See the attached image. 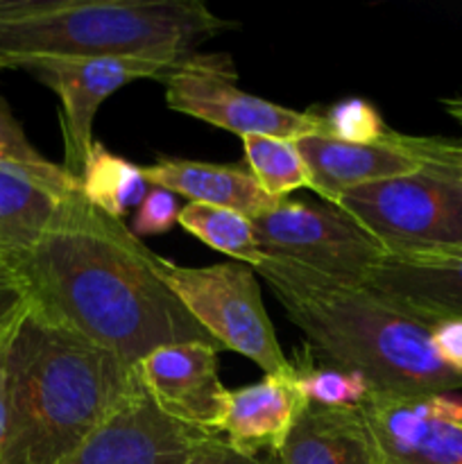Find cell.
<instances>
[{"mask_svg":"<svg viewBox=\"0 0 462 464\" xmlns=\"http://www.w3.org/2000/svg\"><path fill=\"white\" fill-rule=\"evenodd\" d=\"M252 222L267 258L342 284L365 285L385 256V249L356 220L331 204L285 198Z\"/></svg>","mask_w":462,"mask_h":464,"instance_id":"52a82bcc","label":"cell"},{"mask_svg":"<svg viewBox=\"0 0 462 464\" xmlns=\"http://www.w3.org/2000/svg\"><path fill=\"white\" fill-rule=\"evenodd\" d=\"M181 59L159 57H72L43 59L25 66L57 93L62 102L63 168L80 177L93 148V121L100 104L136 80H163Z\"/></svg>","mask_w":462,"mask_h":464,"instance_id":"30bf717a","label":"cell"},{"mask_svg":"<svg viewBox=\"0 0 462 464\" xmlns=\"http://www.w3.org/2000/svg\"><path fill=\"white\" fill-rule=\"evenodd\" d=\"M27 308V297L23 285L18 284L16 276L7 270L0 267V343L9 335L21 315Z\"/></svg>","mask_w":462,"mask_h":464,"instance_id":"4316f807","label":"cell"},{"mask_svg":"<svg viewBox=\"0 0 462 464\" xmlns=\"http://www.w3.org/2000/svg\"><path fill=\"white\" fill-rule=\"evenodd\" d=\"M143 175L149 186L170 190L177 198L181 195V198H188L190 202L231 208V211L247 216L249 220L279 202L258 186L247 168L240 166L159 157L149 166H143Z\"/></svg>","mask_w":462,"mask_h":464,"instance_id":"2e32d148","label":"cell"},{"mask_svg":"<svg viewBox=\"0 0 462 464\" xmlns=\"http://www.w3.org/2000/svg\"><path fill=\"white\" fill-rule=\"evenodd\" d=\"M0 163L25 168V170L43 175L54 181H77L63 166L48 161L34 145L27 140L25 131L18 125L14 113L9 111L7 102L0 98Z\"/></svg>","mask_w":462,"mask_h":464,"instance_id":"cb8c5ba5","label":"cell"},{"mask_svg":"<svg viewBox=\"0 0 462 464\" xmlns=\"http://www.w3.org/2000/svg\"><path fill=\"white\" fill-rule=\"evenodd\" d=\"M7 438L0 464H63L139 388L134 367L25 308L7 343Z\"/></svg>","mask_w":462,"mask_h":464,"instance_id":"3957f363","label":"cell"},{"mask_svg":"<svg viewBox=\"0 0 462 464\" xmlns=\"http://www.w3.org/2000/svg\"><path fill=\"white\" fill-rule=\"evenodd\" d=\"M217 353V344H166L136 362V379L163 412L193 429L220 435L229 390L220 381Z\"/></svg>","mask_w":462,"mask_h":464,"instance_id":"4fadbf2b","label":"cell"},{"mask_svg":"<svg viewBox=\"0 0 462 464\" xmlns=\"http://www.w3.org/2000/svg\"><path fill=\"white\" fill-rule=\"evenodd\" d=\"M208 438L163 412L139 385L63 464H186Z\"/></svg>","mask_w":462,"mask_h":464,"instance_id":"7c38bea8","label":"cell"},{"mask_svg":"<svg viewBox=\"0 0 462 464\" xmlns=\"http://www.w3.org/2000/svg\"><path fill=\"white\" fill-rule=\"evenodd\" d=\"M231 23L199 0H0V68L43 59H184Z\"/></svg>","mask_w":462,"mask_h":464,"instance_id":"277c9868","label":"cell"},{"mask_svg":"<svg viewBox=\"0 0 462 464\" xmlns=\"http://www.w3.org/2000/svg\"><path fill=\"white\" fill-rule=\"evenodd\" d=\"M380 464H462V399L371 394L361 406Z\"/></svg>","mask_w":462,"mask_h":464,"instance_id":"8fae6325","label":"cell"},{"mask_svg":"<svg viewBox=\"0 0 462 464\" xmlns=\"http://www.w3.org/2000/svg\"><path fill=\"white\" fill-rule=\"evenodd\" d=\"M365 285L426 326L435 320H462V247L385 254Z\"/></svg>","mask_w":462,"mask_h":464,"instance_id":"5bb4252c","label":"cell"},{"mask_svg":"<svg viewBox=\"0 0 462 464\" xmlns=\"http://www.w3.org/2000/svg\"><path fill=\"white\" fill-rule=\"evenodd\" d=\"M306 163L313 193L326 204L340 193L374 181L412 175L426 166H462V140L442 136H410L390 130L367 145L340 143L329 136L294 140Z\"/></svg>","mask_w":462,"mask_h":464,"instance_id":"9c48e42d","label":"cell"},{"mask_svg":"<svg viewBox=\"0 0 462 464\" xmlns=\"http://www.w3.org/2000/svg\"><path fill=\"white\" fill-rule=\"evenodd\" d=\"M80 181H54L25 168L0 163V263L36 243Z\"/></svg>","mask_w":462,"mask_h":464,"instance_id":"ac0fdd59","label":"cell"},{"mask_svg":"<svg viewBox=\"0 0 462 464\" xmlns=\"http://www.w3.org/2000/svg\"><path fill=\"white\" fill-rule=\"evenodd\" d=\"M177 222L204 245L226 254L243 266H249L252 270H256L265 261L254 222L243 213L211 207V204L188 202L181 207Z\"/></svg>","mask_w":462,"mask_h":464,"instance_id":"ffe728a7","label":"cell"},{"mask_svg":"<svg viewBox=\"0 0 462 464\" xmlns=\"http://www.w3.org/2000/svg\"><path fill=\"white\" fill-rule=\"evenodd\" d=\"M322 122H324L322 136L351 145L376 143L390 131L379 109L362 98H344L331 104L326 111H322Z\"/></svg>","mask_w":462,"mask_h":464,"instance_id":"603a6c76","label":"cell"},{"mask_svg":"<svg viewBox=\"0 0 462 464\" xmlns=\"http://www.w3.org/2000/svg\"><path fill=\"white\" fill-rule=\"evenodd\" d=\"M161 82L172 111L197 118L240 139L263 134L299 140L324 134L320 109L297 111L236 86L234 63L225 54H188Z\"/></svg>","mask_w":462,"mask_h":464,"instance_id":"ba28073f","label":"cell"},{"mask_svg":"<svg viewBox=\"0 0 462 464\" xmlns=\"http://www.w3.org/2000/svg\"><path fill=\"white\" fill-rule=\"evenodd\" d=\"M306 408L293 376H263L258 383L229 390L220 435L247 456L279 453Z\"/></svg>","mask_w":462,"mask_h":464,"instance_id":"9a60e30c","label":"cell"},{"mask_svg":"<svg viewBox=\"0 0 462 464\" xmlns=\"http://www.w3.org/2000/svg\"><path fill=\"white\" fill-rule=\"evenodd\" d=\"M186 464H281V458L279 453L247 456V453L236 451L222 435H213L186 460Z\"/></svg>","mask_w":462,"mask_h":464,"instance_id":"484cf974","label":"cell"},{"mask_svg":"<svg viewBox=\"0 0 462 464\" xmlns=\"http://www.w3.org/2000/svg\"><path fill=\"white\" fill-rule=\"evenodd\" d=\"M179 202L177 195L159 186H149L148 195L131 218V234L134 236H159L170 231L179 220Z\"/></svg>","mask_w":462,"mask_h":464,"instance_id":"d4e9b609","label":"cell"},{"mask_svg":"<svg viewBox=\"0 0 462 464\" xmlns=\"http://www.w3.org/2000/svg\"><path fill=\"white\" fill-rule=\"evenodd\" d=\"M331 207L356 220L385 254L462 247V166H426L356 186Z\"/></svg>","mask_w":462,"mask_h":464,"instance_id":"5b68a950","label":"cell"},{"mask_svg":"<svg viewBox=\"0 0 462 464\" xmlns=\"http://www.w3.org/2000/svg\"><path fill=\"white\" fill-rule=\"evenodd\" d=\"M0 267H3V263H0Z\"/></svg>","mask_w":462,"mask_h":464,"instance_id":"4dcf8cb0","label":"cell"},{"mask_svg":"<svg viewBox=\"0 0 462 464\" xmlns=\"http://www.w3.org/2000/svg\"><path fill=\"white\" fill-rule=\"evenodd\" d=\"M77 181L82 195L116 220H122L131 208H139L149 190L143 168L109 152L100 143L91 148Z\"/></svg>","mask_w":462,"mask_h":464,"instance_id":"d6986e66","label":"cell"},{"mask_svg":"<svg viewBox=\"0 0 462 464\" xmlns=\"http://www.w3.org/2000/svg\"><path fill=\"white\" fill-rule=\"evenodd\" d=\"M27 308L134 367L166 344H217L154 270V252L80 186L32 247L3 263Z\"/></svg>","mask_w":462,"mask_h":464,"instance_id":"6da1fadb","label":"cell"},{"mask_svg":"<svg viewBox=\"0 0 462 464\" xmlns=\"http://www.w3.org/2000/svg\"><path fill=\"white\" fill-rule=\"evenodd\" d=\"M435 352L453 372L462 374V320H435L428 324Z\"/></svg>","mask_w":462,"mask_h":464,"instance_id":"83f0119b","label":"cell"},{"mask_svg":"<svg viewBox=\"0 0 462 464\" xmlns=\"http://www.w3.org/2000/svg\"><path fill=\"white\" fill-rule=\"evenodd\" d=\"M245 168L254 175L263 190L274 199H285L293 190L308 188L306 163L299 154L297 143L276 136H243Z\"/></svg>","mask_w":462,"mask_h":464,"instance_id":"44dd1931","label":"cell"},{"mask_svg":"<svg viewBox=\"0 0 462 464\" xmlns=\"http://www.w3.org/2000/svg\"><path fill=\"white\" fill-rule=\"evenodd\" d=\"M154 270L217 347L249 358L265 376H293L252 267L234 261L188 267L154 254Z\"/></svg>","mask_w":462,"mask_h":464,"instance_id":"8992f818","label":"cell"},{"mask_svg":"<svg viewBox=\"0 0 462 464\" xmlns=\"http://www.w3.org/2000/svg\"><path fill=\"white\" fill-rule=\"evenodd\" d=\"M439 102H442L444 111H447L453 121H457L462 125V91L460 93L451 95V98H442Z\"/></svg>","mask_w":462,"mask_h":464,"instance_id":"f546056e","label":"cell"},{"mask_svg":"<svg viewBox=\"0 0 462 464\" xmlns=\"http://www.w3.org/2000/svg\"><path fill=\"white\" fill-rule=\"evenodd\" d=\"M7 343L9 335L0 343V458H3L5 438H7V365H5L7 362Z\"/></svg>","mask_w":462,"mask_h":464,"instance_id":"f1b7e54d","label":"cell"},{"mask_svg":"<svg viewBox=\"0 0 462 464\" xmlns=\"http://www.w3.org/2000/svg\"><path fill=\"white\" fill-rule=\"evenodd\" d=\"M281 464H380L361 408L308 406L279 449Z\"/></svg>","mask_w":462,"mask_h":464,"instance_id":"e0dca14e","label":"cell"},{"mask_svg":"<svg viewBox=\"0 0 462 464\" xmlns=\"http://www.w3.org/2000/svg\"><path fill=\"white\" fill-rule=\"evenodd\" d=\"M254 272L302 331L313 358L358 372L374 394L408 399L462 390V374L435 352L428 326L376 290L267 256Z\"/></svg>","mask_w":462,"mask_h":464,"instance_id":"7a4b0ae2","label":"cell"},{"mask_svg":"<svg viewBox=\"0 0 462 464\" xmlns=\"http://www.w3.org/2000/svg\"><path fill=\"white\" fill-rule=\"evenodd\" d=\"M293 381L308 406L361 408L374 394L365 376L340 367L315 365L308 349L306 356L293 361Z\"/></svg>","mask_w":462,"mask_h":464,"instance_id":"7402d4cb","label":"cell"}]
</instances>
